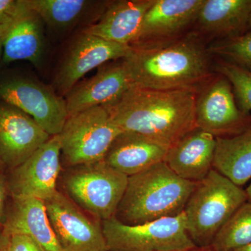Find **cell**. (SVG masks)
Here are the masks:
<instances>
[{
  "instance_id": "1",
  "label": "cell",
  "mask_w": 251,
  "mask_h": 251,
  "mask_svg": "<svg viewBox=\"0 0 251 251\" xmlns=\"http://www.w3.org/2000/svg\"><path fill=\"white\" fill-rule=\"evenodd\" d=\"M196 88L156 90L130 87L120 99L105 105L122 130L144 135L171 147L197 128Z\"/></svg>"
},
{
  "instance_id": "2",
  "label": "cell",
  "mask_w": 251,
  "mask_h": 251,
  "mask_svg": "<svg viewBox=\"0 0 251 251\" xmlns=\"http://www.w3.org/2000/svg\"><path fill=\"white\" fill-rule=\"evenodd\" d=\"M209 50L196 36L132 46L122 59L132 87L196 88L210 74Z\"/></svg>"
},
{
  "instance_id": "3",
  "label": "cell",
  "mask_w": 251,
  "mask_h": 251,
  "mask_svg": "<svg viewBox=\"0 0 251 251\" xmlns=\"http://www.w3.org/2000/svg\"><path fill=\"white\" fill-rule=\"evenodd\" d=\"M196 182L181 179L163 161L128 176L115 217L135 226L184 212Z\"/></svg>"
},
{
  "instance_id": "4",
  "label": "cell",
  "mask_w": 251,
  "mask_h": 251,
  "mask_svg": "<svg viewBox=\"0 0 251 251\" xmlns=\"http://www.w3.org/2000/svg\"><path fill=\"white\" fill-rule=\"evenodd\" d=\"M247 202L245 190L211 170L197 182L184 211L188 235L196 247L209 249L220 229Z\"/></svg>"
},
{
  "instance_id": "5",
  "label": "cell",
  "mask_w": 251,
  "mask_h": 251,
  "mask_svg": "<svg viewBox=\"0 0 251 251\" xmlns=\"http://www.w3.org/2000/svg\"><path fill=\"white\" fill-rule=\"evenodd\" d=\"M128 179L103 159L69 168L63 184L73 202L94 219L103 221L115 216Z\"/></svg>"
},
{
  "instance_id": "6",
  "label": "cell",
  "mask_w": 251,
  "mask_h": 251,
  "mask_svg": "<svg viewBox=\"0 0 251 251\" xmlns=\"http://www.w3.org/2000/svg\"><path fill=\"white\" fill-rule=\"evenodd\" d=\"M108 251H184L197 249L188 235L184 212L129 226L116 218L101 221Z\"/></svg>"
},
{
  "instance_id": "7",
  "label": "cell",
  "mask_w": 251,
  "mask_h": 251,
  "mask_svg": "<svg viewBox=\"0 0 251 251\" xmlns=\"http://www.w3.org/2000/svg\"><path fill=\"white\" fill-rule=\"evenodd\" d=\"M122 132L103 106L71 115L58 135L61 159L68 168L103 160Z\"/></svg>"
},
{
  "instance_id": "8",
  "label": "cell",
  "mask_w": 251,
  "mask_h": 251,
  "mask_svg": "<svg viewBox=\"0 0 251 251\" xmlns=\"http://www.w3.org/2000/svg\"><path fill=\"white\" fill-rule=\"evenodd\" d=\"M0 99L27 114L50 136L62 132L69 117L65 99L50 87L31 79L0 82Z\"/></svg>"
},
{
  "instance_id": "9",
  "label": "cell",
  "mask_w": 251,
  "mask_h": 251,
  "mask_svg": "<svg viewBox=\"0 0 251 251\" xmlns=\"http://www.w3.org/2000/svg\"><path fill=\"white\" fill-rule=\"evenodd\" d=\"M44 202L63 251H108L101 221L90 219L70 198L58 191Z\"/></svg>"
},
{
  "instance_id": "10",
  "label": "cell",
  "mask_w": 251,
  "mask_h": 251,
  "mask_svg": "<svg viewBox=\"0 0 251 251\" xmlns=\"http://www.w3.org/2000/svg\"><path fill=\"white\" fill-rule=\"evenodd\" d=\"M131 50L132 46L110 42L82 31L59 64L54 80L55 90L65 97L87 73L110 61L125 58Z\"/></svg>"
},
{
  "instance_id": "11",
  "label": "cell",
  "mask_w": 251,
  "mask_h": 251,
  "mask_svg": "<svg viewBox=\"0 0 251 251\" xmlns=\"http://www.w3.org/2000/svg\"><path fill=\"white\" fill-rule=\"evenodd\" d=\"M59 135L51 137L24 163L15 168L10 182L14 198L46 201L57 192L62 163Z\"/></svg>"
},
{
  "instance_id": "12",
  "label": "cell",
  "mask_w": 251,
  "mask_h": 251,
  "mask_svg": "<svg viewBox=\"0 0 251 251\" xmlns=\"http://www.w3.org/2000/svg\"><path fill=\"white\" fill-rule=\"evenodd\" d=\"M196 123L215 138L237 134L250 123L236 105L232 85L226 77L213 80L198 94Z\"/></svg>"
},
{
  "instance_id": "13",
  "label": "cell",
  "mask_w": 251,
  "mask_h": 251,
  "mask_svg": "<svg viewBox=\"0 0 251 251\" xmlns=\"http://www.w3.org/2000/svg\"><path fill=\"white\" fill-rule=\"evenodd\" d=\"M51 137L27 114L0 104V158L7 166L17 168Z\"/></svg>"
},
{
  "instance_id": "14",
  "label": "cell",
  "mask_w": 251,
  "mask_h": 251,
  "mask_svg": "<svg viewBox=\"0 0 251 251\" xmlns=\"http://www.w3.org/2000/svg\"><path fill=\"white\" fill-rule=\"evenodd\" d=\"M130 87L122 59L103 65L94 76L77 83L65 96L68 115L111 104Z\"/></svg>"
},
{
  "instance_id": "15",
  "label": "cell",
  "mask_w": 251,
  "mask_h": 251,
  "mask_svg": "<svg viewBox=\"0 0 251 251\" xmlns=\"http://www.w3.org/2000/svg\"><path fill=\"white\" fill-rule=\"evenodd\" d=\"M204 0H154L130 46L174 39L196 21Z\"/></svg>"
},
{
  "instance_id": "16",
  "label": "cell",
  "mask_w": 251,
  "mask_h": 251,
  "mask_svg": "<svg viewBox=\"0 0 251 251\" xmlns=\"http://www.w3.org/2000/svg\"><path fill=\"white\" fill-rule=\"evenodd\" d=\"M216 140L196 128L168 148L163 162L181 179L199 182L213 169Z\"/></svg>"
},
{
  "instance_id": "17",
  "label": "cell",
  "mask_w": 251,
  "mask_h": 251,
  "mask_svg": "<svg viewBox=\"0 0 251 251\" xmlns=\"http://www.w3.org/2000/svg\"><path fill=\"white\" fill-rule=\"evenodd\" d=\"M154 0L109 1L100 17L82 31L110 42L131 46Z\"/></svg>"
},
{
  "instance_id": "18",
  "label": "cell",
  "mask_w": 251,
  "mask_h": 251,
  "mask_svg": "<svg viewBox=\"0 0 251 251\" xmlns=\"http://www.w3.org/2000/svg\"><path fill=\"white\" fill-rule=\"evenodd\" d=\"M169 147L144 135L122 131L112 142L104 161L130 176L163 161Z\"/></svg>"
},
{
  "instance_id": "19",
  "label": "cell",
  "mask_w": 251,
  "mask_h": 251,
  "mask_svg": "<svg viewBox=\"0 0 251 251\" xmlns=\"http://www.w3.org/2000/svg\"><path fill=\"white\" fill-rule=\"evenodd\" d=\"M4 233L23 234L44 251H64L50 223L45 202L34 198H14V205L4 222Z\"/></svg>"
},
{
  "instance_id": "20",
  "label": "cell",
  "mask_w": 251,
  "mask_h": 251,
  "mask_svg": "<svg viewBox=\"0 0 251 251\" xmlns=\"http://www.w3.org/2000/svg\"><path fill=\"white\" fill-rule=\"evenodd\" d=\"M42 25L40 16L27 6V9L14 20L5 35L2 50L4 62L27 60L39 65L45 50Z\"/></svg>"
},
{
  "instance_id": "21",
  "label": "cell",
  "mask_w": 251,
  "mask_h": 251,
  "mask_svg": "<svg viewBox=\"0 0 251 251\" xmlns=\"http://www.w3.org/2000/svg\"><path fill=\"white\" fill-rule=\"evenodd\" d=\"M251 0H204L198 13V25L222 39L235 37L247 28Z\"/></svg>"
},
{
  "instance_id": "22",
  "label": "cell",
  "mask_w": 251,
  "mask_h": 251,
  "mask_svg": "<svg viewBox=\"0 0 251 251\" xmlns=\"http://www.w3.org/2000/svg\"><path fill=\"white\" fill-rule=\"evenodd\" d=\"M216 140L213 169L242 187L251 179V122L237 134Z\"/></svg>"
},
{
  "instance_id": "23",
  "label": "cell",
  "mask_w": 251,
  "mask_h": 251,
  "mask_svg": "<svg viewBox=\"0 0 251 251\" xmlns=\"http://www.w3.org/2000/svg\"><path fill=\"white\" fill-rule=\"evenodd\" d=\"M108 3L87 0H27L29 9L54 30L69 29L94 15L100 17Z\"/></svg>"
},
{
  "instance_id": "24",
  "label": "cell",
  "mask_w": 251,
  "mask_h": 251,
  "mask_svg": "<svg viewBox=\"0 0 251 251\" xmlns=\"http://www.w3.org/2000/svg\"><path fill=\"white\" fill-rule=\"evenodd\" d=\"M251 244V202L242 204L220 229L209 249L234 251Z\"/></svg>"
},
{
  "instance_id": "25",
  "label": "cell",
  "mask_w": 251,
  "mask_h": 251,
  "mask_svg": "<svg viewBox=\"0 0 251 251\" xmlns=\"http://www.w3.org/2000/svg\"><path fill=\"white\" fill-rule=\"evenodd\" d=\"M207 49L209 53L219 56L226 62L251 71V31L235 37L221 39Z\"/></svg>"
},
{
  "instance_id": "26",
  "label": "cell",
  "mask_w": 251,
  "mask_h": 251,
  "mask_svg": "<svg viewBox=\"0 0 251 251\" xmlns=\"http://www.w3.org/2000/svg\"><path fill=\"white\" fill-rule=\"evenodd\" d=\"M216 69L233 87L241 111L245 115L251 111V71L224 60Z\"/></svg>"
},
{
  "instance_id": "27",
  "label": "cell",
  "mask_w": 251,
  "mask_h": 251,
  "mask_svg": "<svg viewBox=\"0 0 251 251\" xmlns=\"http://www.w3.org/2000/svg\"><path fill=\"white\" fill-rule=\"evenodd\" d=\"M27 9L26 0H0V26L12 22Z\"/></svg>"
},
{
  "instance_id": "28",
  "label": "cell",
  "mask_w": 251,
  "mask_h": 251,
  "mask_svg": "<svg viewBox=\"0 0 251 251\" xmlns=\"http://www.w3.org/2000/svg\"><path fill=\"white\" fill-rule=\"evenodd\" d=\"M8 242L4 251H44L31 238L23 234L7 236Z\"/></svg>"
},
{
  "instance_id": "29",
  "label": "cell",
  "mask_w": 251,
  "mask_h": 251,
  "mask_svg": "<svg viewBox=\"0 0 251 251\" xmlns=\"http://www.w3.org/2000/svg\"><path fill=\"white\" fill-rule=\"evenodd\" d=\"M5 199H6V191H5L4 183L0 177V224L3 222Z\"/></svg>"
},
{
  "instance_id": "30",
  "label": "cell",
  "mask_w": 251,
  "mask_h": 251,
  "mask_svg": "<svg viewBox=\"0 0 251 251\" xmlns=\"http://www.w3.org/2000/svg\"><path fill=\"white\" fill-rule=\"evenodd\" d=\"M14 21L12 22L8 23V24L0 26V57H1V56H2L3 43H4L5 35H6L8 29H9L10 26L14 22Z\"/></svg>"
},
{
  "instance_id": "31",
  "label": "cell",
  "mask_w": 251,
  "mask_h": 251,
  "mask_svg": "<svg viewBox=\"0 0 251 251\" xmlns=\"http://www.w3.org/2000/svg\"><path fill=\"white\" fill-rule=\"evenodd\" d=\"M245 191L247 196V201L251 202V184L248 186Z\"/></svg>"
},
{
  "instance_id": "32",
  "label": "cell",
  "mask_w": 251,
  "mask_h": 251,
  "mask_svg": "<svg viewBox=\"0 0 251 251\" xmlns=\"http://www.w3.org/2000/svg\"><path fill=\"white\" fill-rule=\"evenodd\" d=\"M234 251H251V244Z\"/></svg>"
},
{
  "instance_id": "33",
  "label": "cell",
  "mask_w": 251,
  "mask_h": 251,
  "mask_svg": "<svg viewBox=\"0 0 251 251\" xmlns=\"http://www.w3.org/2000/svg\"><path fill=\"white\" fill-rule=\"evenodd\" d=\"M184 251H212L210 249H201V248H197V249H192V250Z\"/></svg>"
},
{
  "instance_id": "34",
  "label": "cell",
  "mask_w": 251,
  "mask_h": 251,
  "mask_svg": "<svg viewBox=\"0 0 251 251\" xmlns=\"http://www.w3.org/2000/svg\"><path fill=\"white\" fill-rule=\"evenodd\" d=\"M248 29H251V14L250 17H249V23H248Z\"/></svg>"
}]
</instances>
